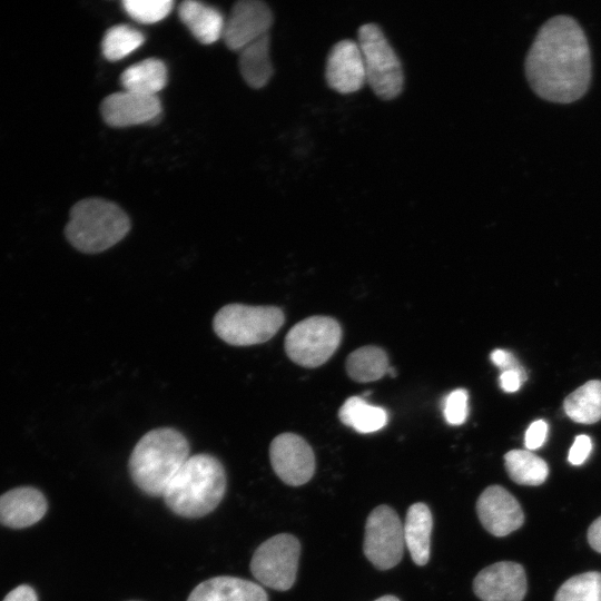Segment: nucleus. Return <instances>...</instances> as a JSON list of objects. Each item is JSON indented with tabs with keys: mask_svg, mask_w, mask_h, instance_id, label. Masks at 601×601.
<instances>
[{
	"mask_svg": "<svg viewBox=\"0 0 601 601\" xmlns=\"http://www.w3.org/2000/svg\"><path fill=\"white\" fill-rule=\"evenodd\" d=\"M525 75L533 91L552 102L569 104L587 92L590 49L573 18L556 16L541 27L525 59Z\"/></svg>",
	"mask_w": 601,
	"mask_h": 601,
	"instance_id": "f257e3e1",
	"label": "nucleus"
},
{
	"mask_svg": "<svg viewBox=\"0 0 601 601\" xmlns=\"http://www.w3.org/2000/svg\"><path fill=\"white\" fill-rule=\"evenodd\" d=\"M226 491L223 464L213 455L195 454L184 463L162 495L177 515L196 519L213 512Z\"/></svg>",
	"mask_w": 601,
	"mask_h": 601,
	"instance_id": "f03ea898",
	"label": "nucleus"
},
{
	"mask_svg": "<svg viewBox=\"0 0 601 601\" xmlns=\"http://www.w3.org/2000/svg\"><path fill=\"white\" fill-rule=\"evenodd\" d=\"M189 456V443L179 431L170 427L151 430L135 445L129 457V473L145 494L162 496Z\"/></svg>",
	"mask_w": 601,
	"mask_h": 601,
	"instance_id": "7ed1b4c3",
	"label": "nucleus"
},
{
	"mask_svg": "<svg viewBox=\"0 0 601 601\" xmlns=\"http://www.w3.org/2000/svg\"><path fill=\"white\" fill-rule=\"evenodd\" d=\"M130 226L128 215L117 204L102 198H86L71 207L65 235L79 252L98 254L119 243Z\"/></svg>",
	"mask_w": 601,
	"mask_h": 601,
	"instance_id": "20e7f679",
	"label": "nucleus"
},
{
	"mask_svg": "<svg viewBox=\"0 0 601 601\" xmlns=\"http://www.w3.org/2000/svg\"><path fill=\"white\" fill-rule=\"evenodd\" d=\"M284 321L283 311L276 306L228 304L214 316L213 328L229 345L249 346L269 341Z\"/></svg>",
	"mask_w": 601,
	"mask_h": 601,
	"instance_id": "39448f33",
	"label": "nucleus"
},
{
	"mask_svg": "<svg viewBox=\"0 0 601 601\" xmlns=\"http://www.w3.org/2000/svg\"><path fill=\"white\" fill-rule=\"evenodd\" d=\"M366 71V82L384 100L400 96L404 87L401 60L376 23H365L358 29V40Z\"/></svg>",
	"mask_w": 601,
	"mask_h": 601,
	"instance_id": "423d86ee",
	"label": "nucleus"
},
{
	"mask_svg": "<svg viewBox=\"0 0 601 601\" xmlns=\"http://www.w3.org/2000/svg\"><path fill=\"white\" fill-rule=\"evenodd\" d=\"M342 328L329 316H312L295 324L286 334L285 352L296 364L314 368L326 363L339 346Z\"/></svg>",
	"mask_w": 601,
	"mask_h": 601,
	"instance_id": "0eeeda50",
	"label": "nucleus"
},
{
	"mask_svg": "<svg viewBox=\"0 0 601 601\" xmlns=\"http://www.w3.org/2000/svg\"><path fill=\"white\" fill-rule=\"evenodd\" d=\"M300 543L292 534L280 533L264 541L254 552L250 571L263 585L286 591L296 580Z\"/></svg>",
	"mask_w": 601,
	"mask_h": 601,
	"instance_id": "6e6552de",
	"label": "nucleus"
},
{
	"mask_svg": "<svg viewBox=\"0 0 601 601\" xmlns=\"http://www.w3.org/2000/svg\"><path fill=\"white\" fill-rule=\"evenodd\" d=\"M403 524L388 505L376 506L367 516L363 551L378 570H388L400 563L404 552Z\"/></svg>",
	"mask_w": 601,
	"mask_h": 601,
	"instance_id": "1a4fd4ad",
	"label": "nucleus"
},
{
	"mask_svg": "<svg viewBox=\"0 0 601 601\" xmlns=\"http://www.w3.org/2000/svg\"><path fill=\"white\" fill-rule=\"evenodd\" d=\"M269 459L275 473L287 485H303L314 475L315 455L300 435H277L270 443Z\"/></svg>",
	"mask_w": 601,
	"mask_h": 601,
	"instance_id": "9d476101",
	"label": "nucleus"
},
{
	"mask_svg": "<svg viewBox=\"0 0 601 601\" xmlns=\"http://www.w3.org/2000/svg\"><path fill=\"white\" fill-rule=\"evenodd\" d=\"M273 24L270 8L259 0L236 2L225 21L223 39L227 48L240 51L249 43L268 35Z\"/></svg>",
	"mask_w": 601,
	"mask_h": 601,
	"instance_id": "9b49d317",
	"label": "nucleus"
},
{
	"mask_svg": "<svg viewBox=\"0 0 601 601\" xmlns=\"http://www.w3.org/2000/svg\"><path fill=\"white\" fill-rule=\"evenodd\" d=\"M526 588L523 566L512 561L484 568L473 581V591L481 601H522Z\"/></svg>",
	"mask_w": 601,
	"mask_h": 601,
	"instance_id": "f8f14e48",
	"label": "nucleus"
},
{
	"mask_svg": "<svg viewBox=\"0 0 601 601\" xmlns=\"http://www.w3.org/2000/svg\"><path fill=\"white\" fill-rule=\"evenodd\" d=\"M100 112L108 126L125 128L156 121L162 112L158 96L122 90L107 96Z\"/></svg>",
	"mask_w": 601,
	"mask_h": 601,
	"instance_id": "ddd939ff",
	"label": "nucleus"
},
{
	"mask_svg": "<svg viewBox=\"0 0 601 601\" xmlns=\"http://www.w3.org/2000/svg\"><path fill=\"white\" fill-rule=\"evenodd\" d=\"M476 512L483 528L495 536L520 529L524 513L518 500L500 485L487 486L479 496Z\"/></svg>",
	"mask_w": 601,
	"mask_h": 601,
	"instance_id": "4468645a",
	"label": "nucleus"
},
{
	"mask_svg": "<svg viewBox=\"0 0 601 601\" xmlns=\"http://www.w3.org/2000/svg\"><path fill=\"white\" fill-rule=\"evenodd\" d=\"M325 77L329 88L343 95L363 88L366 83V71L356 41L344 39L332 47L327 56Z\"/></svg>",
	"mask_w": 601,
	"mask_h": 601,
	"instance_id": "2eb2a0df",
	"label": "nucleus"
},
{
	"mask_svg": "<svg viewBox=\"0 0 601 601\" xmlns=\"http://www.w3.org/2000/svg\"><path fill=\"white\" fill-rule=\"evenodd\" d=\"M47 506L46 497L37 489H12L0 495V523L12 529L30 526L42 519Z\"/></svg>",
	"mask_w": 601,
	"mask_h": 601,
	"instance_id": "dca6fc26",
	"label": "nucleus"
},
{
	"mask_svg": "<svg viewBox=\"0 0 601 601\" xmlns=\"http://www.w3.org/2000/svg\"><path fill=\"white\" fill-rule=\"evenodd\" d=\"M187 601H268V597L257 583L221 575L199 583L190 592Z\"/></svg>",
	"mask_w": 601,
	"mask_h": 601,
	"instance_id": "f3484780",
	"label": "nucleus"
},
{
	"mask_svg": "<svg viewBox=\"0 0 601 601\" xmlns=\"http://www.w3.org/2000/svg\"><path fill=\"white\" fill-rule=\"evenodd\" d=\"M181 22L203 45H210L223 37L225 20L214 7L199 1L186 0L178 8Z\"/></svg>",
	"mask_w": 601,
	"mask_h": 601,
	"instance_id": "a211bd4d",
	"label": "nucleus"
},
{
	"mask_svg": "<svg viewBox=\"0 0 601 601\" xmlns=\"http://www.w3.org/2000/svg\"><path fill=\"white\" fill-rule=\"evenodd\" d=\"M432 529L433 518L428 506L422 502L412 504L407 510L403 532L405 545L417 565L428 562Z\"/></svg>",
	"mask_w": 601,
	"mask_h": 601,
	"instance_id": "6ab92c4d",
	"label": "nucleus"
},
{
	"mask_svg": "<svg viewBox=\"0 0 601 601\" xmlns=\"http://www.w3.org/2000/svg\"><path fill=\"white\" fill-rule=\"evenodd\" d=\"M166 63L157 58H148L129 66L120 76L124 90L148 96H157L167 85Z\"/></svg>",
	"mask_w": 601,
	"mask_h": 601,
	"instance_id": "aec40b11",
	"label": "nucleus"
},
{
	"mask_svg": "<svg viewBox=\"0 0 601 601\" xmlns=\"http://www.w3.org/2000/svg\"><path fill=\"white\" fill-rule=\"evenodd\" d=\"M269 33L260 37L239 51V70L245 82L253 89L265 87L273 76L269 57Z\"/></svg>",
	"mask_w": 601,
	"mask_h": 601,
	"instance_id": "412c9836",
	"label": "nucleus"
},
{
	"mask_svg": "<svg viewBox=\"0 0 601 601\" xmlns=\"http://www.w3.org/2000/svg\"><path fill=\"white\" fill-rule=\"evenodd\" d=\"M565 414L574 422L593 424L601 420V381L593 380L569 394L563 402Z\"/></svg>",
	"mask_w": 601,
	"mask_h": 601,
	"instance_id": "4be33fe9",
	"label": "nucleus"
},
{
	"mask_svg": "<svg viewBox=\"0 0 601 601\" xmlns=\"http://www.w3.org/2000/svg\"><path fill=\"white\" fill-rule=\"evenodd\" d=\"M390 368L386 352L373 345L359 347L346 359L348 376L358 383L374 382L382 378Z\"/></svg>",
	"mask_w": 601,
	"mask_h": 601,
	"instance_id": "5701e85b",
	"label": "nucleus"
},
{
	"mask_svg": "<svg viewBox=\"0 0 601 601\" xmlns=\"http://www.w3.org/2000/svg\"><path fill=\"white\" fill-rule=\"evenodd\" d=\"M343 424L358 433H373L383 428L387 423L384 408L368 404L361 396L347 398L338 411Z\"/></svg>",
	"mask_w": 601,
	"mask_h": 601,
	"instance_id": "b1692460",
	"label": "nucleus"
},
{
	"mask_svg": "<svg viewBox=\"0 0 601 601\" xmlns=\"http://www.w3.org/2000/svg\"><path fill=\"white\" fill-rule=\"evenodd\" d=\"M504 465L510 479L521 485H540L549 475L546 462L529 450L509 451Z\"/></svg>",
	"mask_w": 601,
	"mask_h": 601,
	"instance_id": "393cba45",
	"label": "nucleus"
},
{
	"mask_svg": "<svg viewBox=\"0 0 601 601\" xmlns=\"http://www.w3.org/2000/svg\"><path fill=\"white\" fill-rule=\"evenodd\" d=\"M144 41L141 31L127 24H116L105 32L101 50L107 60L118 61L138 49Z\"/></svg>",
	"mask_w": 601,
	"mask_h": 601,
	"instance_id": "a878e982",
	"label": "nucleus"
},
{
	"mask_svg": "<svg viewBox=\"0 0 601 601\" xmlns=\"http://www.w3.org/2000/svg\"><path fill=\"white\" fill-rule=\"evenodd\" d=\"M554 601H601V572L571 577L559 588Z\"/></svg>",
	"mask_w": 601,
	"mask_h": 601,
	"instance_id": "bb28decb",
	"label": "nucleus"
},
{
	"mask_svg": "<svg viewBox=\"0 0 601 601\" xmlns=\"http://www.w3.org/2000/svg\"><path fill=\"white\" fill-rule=\"evenodd\" d=\"M171 0H125L122 7L134 20L155 23L165 19L171 11Z\"/></svg>",
	"mask_w": 601,
	"mask_h": 601,
	"instance_id": "cd10ccee",
	"label": "nucleus"
},
{
	"mask_svg": "<svg viewBox=\"0 0 601 601\" xmlns=\"http://www.w3.org/2000/svg\"><path fill=\"white\" fill-rule=\"evenodd\" d=\"M444 416L452 425L463 424L469 415V394L463 388L452 391L444 402Z\"/></svg>",
	"mask_w": 601,
	"mask_h": 601,
	"instance_id": "c85d7f7f",
	"label": "nucleus"
},
{
	"mask_svg": "<svg viewBox=\"0 0 601 601\" xmlns=\"http://www.w3.org/2000/svg\"><path fill=\"white\" fill-rule=\"evenodd\" d=\"M548 424L543 420H536L532 422L526 432L524 437V444L525 447L531 450H536L543 445L546 439L548 434Z\"/></svg>",
	"mask_w": 601,
	"mask_h": 601,
	"instance_id": "c756f323",
	"label": "nucleus"
},
{
	"mask_svg": "<svg viewBox=\"0 0 601 601\" xmlns=\"http://www.w3.org/2000/svg\"><path fill=\"white\" fill-rule=\"evenodd\" d=\"M592 450V441L588 435H578L570 447L568 460L573 465L582 464Z\"/></svg>",
	"mask_w": 601,
	"mask_h": 601,
	"instance_id": "7c9ffc66",
	"label": "nucleus"
},
{
	"mask_svg": "<svg viewBox=\"0 0 601 601\" xmlns=\"http://www.w3.org/2000/svg\"><path fill=\"white\" fill-rule=\"evenodd\" d=\"M500 386L506 393L516 392L522 383L526 380V373L524 370H509L503 371L500 374Z\"/></svg>",
	"mask_w": 601,
	"mask_h": 601,
	"instance_id": "2f4dec72",
	"label": "nucleus"
},
{
	"mask_svg": "<svg viewBox=\"0 0 601 601\" xmlns=\"http://www.w3.org/2000/svg\"><path fill=\"white\" fill-rule=\"evenodd\" d=\"M2 601H38V598L31 587L19 585L10 591Z\"/></svg>",
	"mask_w": 601,
	"mask_h": 601,
	"instance_id": "473e14b6",
	"label": "nucleus"
},
{
	"mask_svg": "<svg viewBox=\"0 0 601 601\" xmlns=\"http://www.w3.org/2000/svg\"><path fill=\"white\" fill-rule=\"evenodd\" d=\"M588 542L593 550L601 553V516L595 519L589 526Z\"/></svg>",
	"mask_w": 601,
	"mask_h": 601,
	"instance_id": "72a5a7b5",
	"label": "nucleus"
},
{
	"mask_svg": "<svg viewBox=\"0 0 601 601\" xmlns=\"http://www.w3.org/2000/svg\"><path fill=\"white\" fill-rule=\"evenodd\" d=\"M511 356H512L511 352L496 348L491 353L490 358L495 366H497L501 371H503L504 367L508 365Z\"/></svg>",
	"mask_w": 601,
	"mask_h": 601,
	"instance_id": "f704fd0d",
	"label": "nucleus"
},
{
	"mask_svg": "<svg viewBox=\"0 0 601 601\" xmlns=\"http://www.w3.org/2000/svg\"><path fill=\"white\" fill-rule=\"evenodd\" d=\"M374 601H401V600L394 595H383Z\"/></svg>",
	"mask_w": 601,
	"mask_h": 601,
	"instance_id": "c9c22d12",
	"label": "nucleus"
}]
</instances>
